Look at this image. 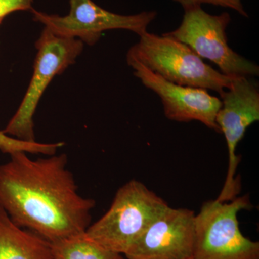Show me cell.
Returning a JSON list of instances; mask_svg holds the SVG:
<instances>
[{
	"label": "cell",
	"mask_w": 259,
	"mask_h": 259,
	"mask_svg": "<svg viewBox=\"0 0 259 259\" xmlns=\"http://www.w3.org/2000/svg\"><path fill=\"white\" fill-rule=\"evenodd\" d=\"M10 156L0 164V207L15 224L50 243L87 231L95 201L79 193L65 153Z\"/></svg>",
	"instance_id": "1"
},
{
	"label": "cell",
	"mask_w": 259,
	"mask_h": 259,
	"mask_svg": "<svg viewBox=\"0 0 259 259\" xmlns=\"http://www.w3.org/2000/svg\"><path fill=\"white\" fill-rule=\"evenodd\" d=\"M127 58L139 61L170 82L211 90L220 96L238 77L213 69L188 46L164 33L145 32L127 51Z\"/></svg>",
	"instance_id": "2"
},
{
	"label": "cell",
	"mask_w": 259,
	"mask_h": 259,
	"mask_svg": "<svg viewBox=\"0 0 259 259\" xmlns=\"http://www.w3.org/2000/svg\"><path fill=\"white\" fill-rule=\"evenodd\" d=\"M168 206L142 182L132 180L117 190L110 209L85 233L107 249L125 255Z\"/></svg>",
	"instance_id": "3"
},
{
	"label": "cell",
	"mask_w": 259,
	"mask_h": 259,
	"mask_svg": "<svg viewBox=\"0 0 259 259\" xmlns=\"http://www.w3.org/2000/svg\"><path fill=\"white\" fill-rule=\"evenodd\" d=\"M250 207L248 195L204 202L195 215V259H259L258 242L243 236L238 214Z\"/></svg>",
	"instance_id": "4"
},
{
	"label": "cell",
	"mask_w": 259,
	"mask_h": 259,
	"mask_svg": "<svg viewBox=\"0 0 259 259\" xmlns=\"http://www.w3.org/2000/svg\"><path fill=\"white\" fill-rule=\"evenodd\" d=\"M37 55L33 74L26 93L13 118L3 131L8 136L26 141H35L33 116L44 92L56 76L74 64L82 52L83 42L58 36L44 28L35 42Z\"/></svg>",
	"instance_id": "5"
},
{
	"label": "cell",
	"mask_w": 259,
	"mask_h": 259,
	"mask_svg": "<svg viewBox=\"0 0 259 259\" xmlns=\"http://www.w3.org/2000/svg\"><path fill=\"white\" fill-rule=\"evenodd\" d=\"M184 10L180 26L164 34L188 46L202 59L212 61L226 76H258V65L237 54L228 45L226 29L231 21L229 13L209 14L202 6Z\"/></svg>",
	"instance_id": "6"
},
{
	"label": "cell",
	"mask_w": 259,
	"mask_h": 259,
	"mask_svg": "<svg viewBox=\"0 0 259 259\" xmlns=\"http://www.w3.org/2000/svg\"><path fill=\"white\" fill-rule=\"evenodd\" d=\"M69 14L65 16L47 14L33 8L30 11L35 22L58 36L78 39L89 46L95 45L107 30H129L140 36L157 16L153 10L135 15L117 14L92 0H69Z\"/></svg>",
	"instance_id": "7"
},
{
	"label": "cell",
	"mask_w": 259,
	"mask_h": 259,
	"mask_svg": "<svg viewBox=\"0 0 259 259\" xmlns=\"http://www.w3.org/2000/svg\"><path fill=\"white\" fill-rule=\"evenodd\" d=\"M220 97L222 105L216 116V122L226 139L228 168L224 185L216 199L223 202L236 198L241 190V184L236 177L241 161L236 148L247 128L259 120L258 84L250 77L238 76Z\"/></svg>",
	"instance_id": "8"
},
{
	"label": "cell",
	"mask_w": 259,
	"mask_h": 259,
	"mask_svg": "<svg viewBox=\"0 0 259 259\" xmlns=\"http://www.w3.org/2000/svg\"><path fill=\"white\" fill-rule=\"evenodd\" d=\"M127 63L143 85L160 97L163 112L168 120L185 122L198 121L216 133H221L216 122V116L222 105L221 99L204 89L170 82L136 59L127 58Z\"/></svg>",
	"instance_id": "9"
},
{
	"label": "cell",
	"mask_w": 259,
	"mask_h": 259,
	"mask_svg": "<svg viewBox=\"0 0 259 259\" xmlns=\"http://www.w3.org/2000/svg\"><path fill=\"white\" fill-rule=\"evenodd\" d=\"M195 213L163 209L125 253L127 259H186L193 256Z\"/></svg>",
	"instance_id": "10"
},
{
	"label": "cell",
	"mask_w": 259,
	"mask_h": 259,
	"mask_svg": "<svg viewBox=\"0 0 259 259\" xmlns=\"http://www.w3.org/2000/svg\"><path fill=\"white\" fill-rule=\"evenodd\" d=\"M0 259H53L51 243L15 224L0 207Z\"/></svg>",
	"instance_id": "11"
},
{
	"label": "cell",
	"mask_w": 259,
	"mask_h": 259,
	"mask_svg": "<svg viewBox=\"0 0 259 259\" xmlns=\"http://www.w3.org/2000/svg\"><path fill=\"white\" fill-rule=\"evenodd\" d=\"M51 245L53 259H124L123 255L107 249L85 232Z\"/></svg>",
	"instance_id": "12"
},
{
	"label": "cell",
	"mask_w": 259,
	"mask_h": 259,
	"mask_svg": "<svg viewBox=\"0 0 259 259\" xmlns=\"http://www.w3.org/2000/svg\"><path fill=\"white\" fill-rule=\"evenodd\" d=\"M64 143L56 144H41L36 141H26L15 139L8 136L3 131H0V151L8 154L17 152H25L33 154H42L52 156Z\"/></svg>",
	"instance_id": "13"
},
{
	"label": "cell",
	"mask_w": 259,
	"mask_h": 259,
	"mask_svg": "<svg viewBox=\"0 0 259 259\" xmlns=\"http://www.w3.org/2000/svg\"><path fill=\"white\" fill-rule=\"evenodd\" d=\"M172 1L180 4L183 9L191 8V7L202 6L204 4L211 5L234 10L241 16L248 18V14L243 6L242 0H172Z\"/></svg>",
	"instance_id": "14"
},
{
	"label": "cell",
	"mask_w": 259,
	"mask_h": 259,
	"mask_svg": "<svg viewBox=\"0 0 259 259\" xmlns=\"http://www.w3.org/2000/svg\"><path fill=\"white\" fill-rule=\"evenodd\" d=\"M32 2L33 0H0V20L15 12L31 10Z\"/></svg>",
	"instance_id": "15"
},
{
	"label": "cell",
	"mask_w": 259,
	"mask_h": 259,
	"mask_svg": "<svg viewBox=\"0 0 259 259\" xmlns=\"http://www.w3.org/2000/svg\"><path fill=\"white\" fill-rule=\"evenodd\" d=\"M3 19H1V20H0V26H1L2 23H3Z\"/></svg>",
	"instance_id": "16"
},
{
	"label": "cell",
	"mask_w": 259,
	"mask_h": 259,
	"mask_svg": "<svg viewBox=\"0 0 259 259\" xmlns=\"http://www.w3.org/2000/svg\"><path fill=\"white\" fill-rule=\"evenodd\" d=\"M186 259H195V258H194V257L192 256V257H190V258H186Z\"/></svg>",
	"instance_id": "17"
}]
</instances>
